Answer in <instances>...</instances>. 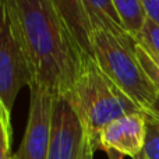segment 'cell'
Returning a JSON list of instances; mask_svg holds the SVG:
<instances>
[{
  "label": "cell",
  "mask_w": 159,
  "mask_h": 159,
  "mask_svg": "<svg viewBox=\"0 0 159 159\" xmlns=\"http://www.w3.org/2000/svg\"><path fill=\"white\" fill-rule=\"evenodd\" d=\"M93 60L126 95L143 110L158 99V91L135 53V39L121 38L105 30H93Z\"/></svg>",
  "instance_id": "3957f363"
},
{
  "label": "cell",
  "mask_w": 159,
  "mask_h": 159,
  "mask_svg": "<svg viewBox=\"0 0 159 159\" xmlns=\"http://www.w3.org/2000/svg\"><path fill=\"white\" fill-rule=\"evenodd\" d=\"M135 41L145 48L154 57L159 60V25L147 18L144 27L135 36Z\"/></svg>",
  "instance_id": "8fae6325"
},
{
  "label": "cell",
  "mask_w": 159,
  "mask_h": 159,
  "mask_svg": "<svg viewBox=\"0 0 159 159\" xmlns=\"http://www.w3.org/2000/svg\"><path fill=\"white\" fill-rule=\"evenodd\" d=\"M147 116L138 112L119 117L105 126L92 140L93 149L116 151L123 157L134 159L145 148Z\"/></svg>",
  "instance_id": "52a82bcc"
},
{
  "label": "cell",
  "mask_w": 159,
  "mask_h": 159,
  "mask_svg": "<svg viewBox=\"0 0 159 159\" xmlns=\"http://www.w3.org/2000/svg\"><path fill=\"white\" fill-rule=\"evenodd\" d=\"M126 31L135 39L147 21L141 0H112Z\"/></svg>",
  "instance_id": "30bf717a"
},
{
  "label": "cell",
  "mask_w": 159,
  "mask_h": 159,
  "mask_svg": "<svg viewBox=\"0 0 159 159\" xmlns=\"http://www.w3.org/2000/svg\"><path fill=\"white\" fill-rule=\"evenodd\" d=\"M53 3L82 55L93 59V27L82 2L81 0H53Z\"/></svg>",
  "instance_id": "ba28073f"
},
{
  "label": "cell",
  "mask_w": 159,
  "mask_h": 159,
  "mask_svg": "<svg viewBox=\"0 0 159 159\" xmlns=\"http://www.w3.org/2000/svg\"><path fill=\"white\" fill-rule=\"evenodd\" d=\"M92 140L119 117L144 112L98 66L93 59L82 63L71 92L67 93Z\"/></svg>",
  "instance_id": "7a4b0ae2"
},
{
  "label": "cell",
  "mask_w": 159,
  "mask_h": 159,
  "mask_svg": "<svg viewBox=\"0 0 159 159\" xmlns=\"http://www.w3.org/2000/svg\"><path fill=\"white\" fill-rule=\"evenodd\" d=\"M134 159H149V158H148V155L145 154V151H143L140 155H137V157H135Z\"/></svg>",
  "instance_id": "ac0fdd59"
},
{
  "label": "cell",
  "mask_w": 159,
  "mask_h": 159,
  "mask_svg": "<svg viewBox=\"0 0 159 159\" xmlns=\"http://www.w3.org/2000/svg\"><path fill=\"white\" fill-rule=\"evenodd\" d=\"M106 154H107V158L109 159H123V155L116 151H107Z\"/></svg>",
  "instance_id": "e0dca14e"
},
{
  "label": "cell",
  "mask_w": 159,
  "mask_h": 159,
  "mask_svg": "<svg viewBox=\"0 0 159 159\" xmlns=\"http://www.w3.org/2000/svg\"><path fill=\"white\" fill-rule=\"evenodd\" d=\"M11 10L35 67V81L56 95L71 92L87 59L75 43L53 0H0Z\"/></svg>",
  "instance_id": "6da1fadb"
},
{
  "label": "cell",
  "mask_w": 159,
  "mask_h": 159,
  "mask_svg": "<svg viewBox=\"0 0 159 159\" xmlns=\"http://www.w3.org/2000/svg\"><path fill=\"white\" fill-rule=\"evenodd\" d=\"M92 158H93V151H92V152H89V154H88L87 159H92Z\"/></svg>",
  "instance_id": "d6986e66"
},
{
  "label": "cell",
  "mask_w": 159,
  "mask_h": 159,
  "mask_svg": "<svg viewBox=\"0 0 159 159\" xmlns=\"http://www.w3.org/2000/svg\"><path fill=\"white\" fill-rule=\"evenodd\" d=\"M144 112H147V113H149L151 116H154V117H157L158 120H159V95H158V99L155 101V103L152 105L149 109H147V110H144Z\"/></svg>",
  "instance_id": "2e32d148"
},
{
  "label": "cell",
  "mask_w": 159,
  "mask_h": 159,
  "mask_svg": "<svg viewBox=\"0 0 159 159\" xmlns=\"http://www.w3.org/2000/svg\"><path fill=\"white\" fill-rule=\"evenodd\" d=\"M93 30H105L121 38L131 36L126 31L112 0H81Z\"/></svg>",
  "instance_id": "9c48e42d"
},
{
  "label": "cell",
  "mask_w": 159,
  "mask_h": 159,
  "mask_svg": "<svg viewBox=\"0 0 159 159\" xmlns=\"http://www.w3.org/2000/svg\"><path fill=\"white\" fill-rule=\"evenodd\" d=\"M147 116V140H145V154L149 159H159V120L149 113Z\"/></svg>",
  "instance_id": "5bb4252c"
},
{
  "label": "cell",
  "mask_w": 159,
  "mask_h": 159,
  "mask_svg": "<svg viewBox=\"0 0 159 159\" xmlns=\"http://www.w3.org/2000/svg\"><path fill=\"white\" fill-rule=\"evenodd\" d=\"M92 151L88 131L69 95H56L46 159H87Z\"/></svg>",
  "instance_id": "5b68a950"
},
{
  "label": "cell",
  "mask_w": 159,
  "mask_h": 159,
  "mask_svg": "<svg viewBox=\"0 0 159 159\" xmlns=\"http://www.w3.org/2000/svg\"><path fill=\"white\" fill-rule=\"evenodd\" d=\"M2 4L0 20V106L11 113L24 85L35 81V67L25 38L11 10Z\"/></svg>",
  "instance_id": "277c9868"
},
{
  "label": "cell",
  "mask_w": 159,
  "mask_h": 159,
  "mask_svg": "<svg viewBox=\"0 0 159 159\" xmlns=\"http://www.w3.org/2000/svg\"><path fill=\"white\" fill-rule=\"evenodd\" d=\"M30 112L25 133L13 159H46L56 93L39 81L30 85Z\"/></svg>",
  "instance_id": "8992f818"
},
{
  "label": "cell",
  "mask_w": 159,
  "mask_h": 159,
  "mask_svg": "<svg viewBox=\"0 0 159 159\" xmlns=\"http://www.w3.org/2000/svg\"><path fill=\"white\" fill-rule=\"evenodd\" d=\"M135 53H137V57L140 60L143 69L145 70L149 80L154 82L155 88H157L159 93V60L157 57H154L145 48L141 46L137 41H135Z\"/></svg>",
  "instance_id": "4fadbf2b"
},
{
  "label": "cell",
  "mask_w": 159,
  "mask_h": 159,
  "mask_svg": "<svg viewBox=\"0 0 159 159\" xmlns=\"http://www.w3.org/2000/svg\"><path fill=\"white\" fill-rule=\"evenodd\" d=\"M0 130H2V149L0 159H13L11 144H13V127H11V113L0 106Z\"/></svg>",
  "instance_id": "7c38bea8"
},
{
  "label": "cell",
  "mask_w": 159,
  "mask_h": 159,
  "mask_svg": "<svg viewBox=\"0 0 159 159\" xmlns=\"http://www.w3.org/2000/svg\"><path fill=\"white\" fill-rule=\"evenodd\" d=\"M147 18L159 25V0H141Z\"/></svg>",
  "instance_id": "9a60e30c"
}]
</instances>
